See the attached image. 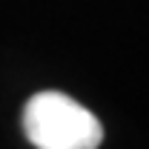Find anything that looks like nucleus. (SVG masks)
I'll return each mask as SVG.
<instances>
[{
    "label": "nucleus",
    "mask_w": 149,
    "mask_h": 149,
    "mask_svg": "<svg viewBox=\"0 0 149 149\" xmlns=\"http://www.w3.org/2000/svg\"><path fill=\"white\" fill-rule=\"evenodd\" d=\"M23 132L35 149H97L103 126L63 92H37L23 109Z\"/></svg>",
    "instance_id": "obj_1"
}]
</instances>
